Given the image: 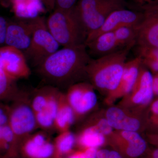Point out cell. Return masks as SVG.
I'll use <instances>...</instances> for the list:
<instances>
[{
	"instance_id": "52a82bcc",
	"label": "cell",
	"mask_w": 158,
	"mask_h": 158,
	"mask_svg": "<svg viewBox=\"0 0 158 158\" xmlns=\"http://www.w3.org/2000/svg\"><path fill=\"white\" fill-rule=\"evenodd\" d=\"M143 17V11L135 10V9L126 8L113 11L108 16L99 28L88 35L85 43L94 39L101 34L113 32L121 27L125 26L138 27L142 22Z\"/></svg>"
},
{
	"instance_id": "8992f818",
	"label": "cell",
	"mask_w": 158,
	"mask_h": 158,
	"mask_svg": "<svg viewBox=\"0 0 158 158\" xmlns=\"http://www.w3.org/2000/svg\"><path fill=\"white\" fill-rule=\"evenodd\" d=\"M31 20L33 28L31 44L23 53L27 60L38 66L60 45L49 31L44 18L39 16Z\"/></svg>"
},
{
	"instance_id": "83f0119b",
	"label": "cell",
	"mask_w": 158,
	"mask_h": 158,
	"mask_svg": "<svg viewBox=\"0 0 158 158\" xmlns=\"http://www.w3.org/2000/svg\"><path fill=\"white\" fill-rule=\"evenodd\" d=\"M0 102V127L8 125L9 123L10 106Z\"/></svg>"
},
{
	"instance_id": "1f68e13d",
	"label": "cell",
	"mask_w": 158,
	"mask_h": 158,
	"mask_svg": "<svg viewBox=\"0 0 158 158\" xmlns=\"http://www.w3.org/2000/svg\"><path fill=\"white\" fill-rule=\"evenodd\" d=\"M8 21L0 15V46L5 45Z\"/></svg>"
},
{
	"instance_id": "4dcf8cb0",
	"label": "cell",
	"mask_w": 158,
	"mask_h": 158,
	"mask_svg": "<svg viewBox=\"0 0 158 158\" xmlns=\"http://www.w3.org/2000/svg\"><path fill=\"white\" fill-rule=\"evenodd\" d=\"M132 3V6H135L142 11L149 6L158 4V0H130Z\"/></svg>"
},
{
	"instance_id": "f35d334b",
	"label": "cell",
	"mask_w": 158,
	"mask_h": 158,
	"mask_svg": "<svg viewBox=\"0 0 158 158\" xmlns=\"http://www.w3.org/2000/svg\"><path fill=\"white\" fill-rule=\"evenodd\" d=\"M1 0H0V2H1Z\"/></svg>"
},
{
	"instance_id": "6da1fadb",
	"label": "cell",
	"mask_w": 158,
	"mask_h": 158,
	"mask_svg": "<svg viewBox=\"0 0 158 158\" xmlns=\"http://www.w3.org/2000/svg\"><path fill=\"white\" fill-rule=\"evenodd\" d=\"M91 59L85 44L59 49L37 66L40 76L51 85L66 86L82 75Z\"/></svg>"
},
{
	"instance_id": "7402d4cb",
	"label": "cell",
	"mask_w": 158,
	"mask_h": 158,
	"mask_svg": "<svg viewBox=\"0 0 158 158\" xmlns=\"http://www.w3.org/2000/svg\"><path fill=\"white\" fill-rule=\"evenodd\" d=\"M104 135L94 126L85 128L80 133L79 142L81 145L88 148H96L104 143Z\"/></svg>"
},
{
	"instance_id": "484cf974",
	"label": "cell",
	"mask_w": 158,
	"mask_h": 158,
	"mask_svg": "<svg viewBox=\"0 0 158 158\" xmlns=\"http://www.w3.org/2000/svg\"><path fill=\"white\" fill-rule=\"evenodd\" d=\"M14 143V135L9 125L0 127V152H5L11 156Z\"/></svg>"
},
{
	"instance_id": "30bf717a",
	"label": "cell",
	"mask_w": 158,
	"mask_h": 158,
	"mask_svg": "<svg viewBox=\"0 0 158 158\" xmlns=\"http://www.w3.org/2000/svg\"><path fill=\"white\" fill-rule=\"evenodd\" d=\"M144 17L138 27V46L158 48V4L142 10Z\"/></svg>"
},
{
	"instance_id": "4316f807",
	"label": "cell",
	"mask_w": 158,
	"mask_h": 158,
	"mask_svg": "<svg viewBox=\"0 0 158 158\" xmlns=\"http://www.w3.org/2000/svg\"><path fill=\"white\" fill-rule=\"evenodd\" d=\"M138 56L141 58L153 59L158 62V48L138 46Z\"/></svg>"
},
{
	"instance_id": "5bb4252c",
	"label": "cell",
	"mask_w": 158,
	"mask_h": 158,
	"mask_svg": "<svg viewBox=\"0 0 158 158\" xmlns=\"http://www.w3.org/2000/svg\"><path fill=\"white\" fill-rule=\"evenodd\" d=\"M142 66V65L135 84L129 93L132 101L136 105L148 104L151 101L154 95L152 74Z\"/></svg>"
},
{
	"instance_id": "cb8c5ba5",
	"label": "cell",
	"mask_w": 158,
	"mask_h": 158,
	"mask_svg": "<svg viewBox=\"0 0 158 158\" xmlns=\"http://www.w3.org/2000/svg\"><path fill=\"white\" fill-rule=\"evenodd\" d=\"M118 45L122 48L136 44L138 27L125 26L113 31Z\"/></svg>"
},
{
	"instance_id": "9c48e42d",
	"label": "cell",
	"mask_w": 158,
	"mask_h": 158,
	"mask_svg": "<svg viewBox=\"0 0 158 158\" xmlns=\"http://www.w3.org/2000/svg\"><path fill=\"white\" fill-rule=\"evenodd\" d=\"M65 95L74 112L76 118L88 113L94 107L97 101L92 86L88 83H78L71 85Z\"/></svg>"
},
{
	"instance_id": "ba28073f",
	"label": "cell",
	"mask_w": 158,
	"mask_h": 158,
	"mask_svg": "<svg viewBox=\"0 0 158 158\" xmlns=\"http://www.w3.org/2000/svg\"><path fill=\"white\" fill-rule=\"evenodd\" d=\"M0 68L17 80L28 77L31 74L23 52L9 46L0 47Z\"/></svg>"
},
{
	"instance_id": "8d00e7d4",
	"label": "cell",
	"mask_w": 158,
	"mask_h": 158,
	"mask_svg": "<svg viewBox=\"0 0 158 158\" xmlns=\"http://www.w3.org/2000/svg\"><path fill=\"white\" fill-rule=\"evenodd\" d=\"M69 158H86L85 152L78 153L72 156Z\"/></svg>"
},
{
	"instance_id": "9a60e30c",
	"label": "cell",
	"mask_w": 158,
	"mask_h": 158,
	"mask_svg": "<svg viewBox=\"0 0 158 158\" xmlns=\"http://www.w3.org/2000/svg\"><path fill=\"white\" fill-rule=\"evenodd\" d=\"M61 91L57 88L48 102L45 107L35 114L37 127L48 133L55 130L54 123L58 110Z\"/></svg>"
},
{
	"instance_id": "5b68a950",
	"label": "cell",
	"mask_w": 158,
	"mask_h": 158,
	"mask_svg": "<svg viewBox=\"0 0 158 158\" xmlns=\"http://www.w3.org/2000/svg\"><path fill=\"white\" fill-rule=\"evenodd\" d=\"M8 125L14 135L12 155L19 143L23 141L38 128L31 107V97L27 92L19 90L12 101L10 105Z\"/></svg>"
},
{
	"instance_id": "f1b7e54d",
	"label": "cell",
	"mask_w": 158,
	"mask_h": 158,
	"mask_svg": "<svg viewBox=\"0 0 158 158\" xmlns=\"http://www.w3.org/2000/svg\"><path fill=\"white\" fill-rule=\"evenodd\" d=\"M94 126L104 135H109L113 131V128L109 124L106 118L101 119Z\"/></svg>"
},
{
	"instance_id": "7a4b0ae2",
	"label": "cell",
	"mask_w": 158,
	"mask_h": 158,
	"mask_svg": "<svg viewBox=\"0 0 158 158\" xmlns=\"http://www.w3.org/2000/svg\"><path fill=\"white\" fill-rule=\"evenodd\" d=\"M130 46L113 53L96 59H90L86 68L87 76L94 87L110 94L116 90L120 83Z\"/></svg>"
},
{
	"instance_id": "e0dca14e",
	"label": "cell",
	"mask_w": 158,
	"mask_h": 158,
	"mask_svg": "<svg viewBox=\"0 0 158 158\" xmlns=\"http://www.w3.org/2000/svg\"><path fill=\"white\" fill-rule=\"evenodd\" d=\"M106 118L113 128L122 131H137L141 126L138 119L128 116L121 109L115 107L108 109Z\"/></svg>"
},
{
	"instance_id": "4fadbf2b",
	"label": "cell",
	"mask_w": 158,
	"mask_h": 158,
	"mask_svg": "<svg viewBox=\"0 0 158 158\" xmlns=\"http://www.w3.org/2000/svg\"><path fill=\"white\" fill-rule=\"evenodd\" d=\"M142 65V59L139 56L126 62L120 83L116 90L109 94L110 98L129 94L135 84Z\"/></svg>"
},
{
	"instance_id": "d6a6232c",
	"label": "cell",
	"mask_w": 158,
	"mask_h": 158,
	"mask_svg": "<svg viewBox=\"0 0 158 158\" xmlns=\"http://www.w3.org/2000/svg\"><path fill=\"white\" fill-rule=\"evenodd\" d=\"M44 6L48 11L54 10L56 8L55 0H41Z\"/></svg>"
},
{
	"instance_id": "2e32d148",
	"label": "cell",
	"mask_w": 158,
	"mask_h": 158,
	"mask_svg": "<svg viewBox=\"0 0 158 158\" xmlns=\"http://www.w3.org/2000/svg\"><path fill=\"white\" fill-rule=\"evenodd\" d=\"M85 45L89 49L90 53L98 58L122 49L118 45L113 32L101 34L92 40L86 42Z\"/></svg>"
},
{
	"instance_id": "44dd1931",
	"label": "cell",
	"mask_w": 158,
	"mask_h": 158,
	"mask_svg": "<svg viewBox=\"0 0 158 158\" xmlns=\"http://www.w3.org/2000/svg\"><path fill=\"white\" fill-rule=\"evenodd\" d=\"M16 81L0 68V102L13 100L19 90Z\"/></svg>"
},
{
	"instance_id": "603a6c76",
	"label": "cell",
	"mask_w": 158,
	"mask_h": 158,
	"mask_svg": "<svg viewBox=\"0 0 158 158\" xmlns=\"http://www.w3.org/2000/svg\"><path fill=\"white\" fill-rule=\"evenodd\" d=\"M57 88L52 85H48L37 89L34 92L33 96L31 97V102L34 114L38 113L45 107Z\"/></svg>"
},
{
	"instance_id": "ac0fdd59",
	"label": "cell",
	"mask_w": 158,
	"mask_h": 158,
	"mask_svg": "<svg viewBox=\"0 0 158 158\" xmlns=\"http://www.w3.org/2000/svg\"><path fill=\"white\" fill-rule=\"evenodd\" d=\"M75 119L74 112L67 102L65 94L61 92L54 123L55 130L59 133L68 131Z\"/></svg>"
},
{
	"instance_id": "f546056e",
	"label": "cell",
	"mask_w": 158,
	"mask_h": 158,
	"mask_svg": "<svg viewBox=\"0 0 158 158\" xmlns=\"http://www.w3.org/2000/svg\"><path fill=\"white\" fill-rule=\"evenodd\" d=\"M78 0H55L56 8L71 11L74 8Z\"/></svg>"
},
{
	"instance_id": "d590c367",
	"label": "cell",
	"mask_w": 158,
	"mask_h": 158,
	"mask_svg": "<svg viewBox=\"0 0 158 158\" xmlns=\"http://www.w3.org/2000/svg\"><path fill=\"white\" fill-rule=\"evenodd\" d=\"M152 110L155 115L158 116V100L152 104Z\"/></svg>"
},
{
	"instance_id": "ffe728a7",
	"label": "cell",
	"mask_w": 158,
	"mask_h": 158,
	"mask_svg": "<svg viewBox=\"0 0 158 158\" xmlns=\"http://www.w3.org/2000/svg\"><path fill=\"white\" fill-rule=\"evenodd\" d=\"M121 135L128 144L126 150L128 155L136 157L145 152L147 147L146 142L136 131H122Z\"/></svg>"
},
{
	"instance_id": "7c38bea8",
	"label": "cell",
	"mask_w": 158,
	"mask_h": 158,
	"mask_svg": "<svg viewBox=\"0 0 158 158\" xmlns=\"http://www.w3.org/2000/svg\"><path fill=\"white\" fill-rule=\"evenodd\" d=\"M48 134L43 131L33 133L24 140V150L28 156L48 158L52 155L55 151L54 145L48 141Z\"/></svg>"
},
{
	"instance_id": "d6986e66",
	"label": "cell",
	"mask_w": 158,
	"mask_h": 158,
	"mask_svg": "<svg viewBox=\"0 0 158 158\" xmlns=\"http://www.w3.org/2000/svg\"><path fill=\"white\" fill-rule=\"evenodd\" d=\"M13 11L19 19H31L44 11L41 0H11Z\"/></svg>"
},
{
	"instance_id": "836d02e7",
	"label": "cell",
	"mask_w": 158,
	"mask_h": 158,
	"mask_svg": "<svg viewBox=\"0 0 158 158\" xmlns=\"http://www.w3.org/2000/svg\"><path fill=\"white\" fill-rule=\"evenodd\" d=\"M97 151L95 148H89L85 152L86 158H97Z\"/></svg>"
},
{
	"instance_id": "8fae6325",
	"label": "cell",
	"mask_w": 158,
	"mask_h": 158,
	"mask_svg": "<svg viewBox=\"0 0 158 158\" xmlns=\"http://www.w3.org/2000/svg\"><path fill=\"white\" fill-rule=\"evenodd\" d=\"M32 32L31 19L8 21L5 45L12 47L24 52L31 44Z\"/></svg>"
},
{
	"instance_id": "d4e9b609",
	"label": "cell",
	"mask_w": 158,
	"mask_h": 158,
	"mask_svg": "<svg viewBox=\"0 0 158 158\" xmlns=\"http://www.w3.org/2000/svg\"><path fill=\"white\" fill-rule=\"evenodd\" d=\"M75 141V136L69 130L59 133L55 139L58 153L62 155L69 152L73 148Z\"/></svg>"
},
{
	"instance_id": "74e56055",
	"label": "cell",
	"mask_w": 158,
	"mask_h": 158,
	"mask_svg": "<svg viewBox=\"0 0 158 158\" xmlns=\"http://www.w3.org/2000/svg\"><path fill=\"white\" fill-rule=\"evenodd\" d=\"M152 158H158V149H156L153 152Z\"/></svg>"
},
{
	"instance_id": "e575fe53",
	"label": "cell",
	"mask_w": 158,
	"mask_h": 158,
	"mask_svg": "<svg viewBox=\"0 0 158 158\" xmlns=\"http://www.w3.org/2000/svg\"><path fill=\"white\" fill-rule=\"evenodd\" d=\"M107 158H122L118 152L116 151H110Z\"/></svg>"
},
{
	"instance_id": "277c9868",
	"label": "cell",
	"mask_w": 158,
	"mask_h": 158,
	"mask_svg": "<svg viewBox=\"0 0 158 158\" xmlns=\"http://www.w3.org/2000/svg\"><path fill=\"white\" fill-rule=\"evenodd\" d=\"M126 8L132 9L126 0H78L73 11L88 37L99 28L113 11Z\"/></svg>"
},
{
	"instance_id": "3957f363",
	"label": "cell",
	"mask_w": 158,
	"mask_h": 158,
	"mask_svg": "<svg viewBox=\"0 0 158 158\" xmlns=\"http://www.w3.org/2000/svg\"><path fill=\"white\" fill-rule=\"evenodd\" d=\"M49 31L63 47L85 44L87 35L73 11L55 8L46 20Z\"/></svg>"
}]
</instances>
